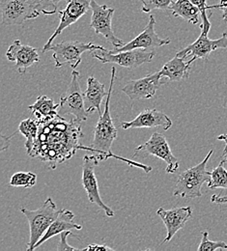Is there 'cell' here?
Returning <instances> with one entry per match:
<instances>
[{
  "label": "cell",
  "mask_w": 227,
  "mask_h": 251,
  "mask_svg": "<svg viewBox=\"0 0 227 251\" xmlns=\"http://www.w3.org/2000/svg\"><path fill=\"white\" fill-rule=\"evenodd\" d=\"M38 123L39 131L29 157H36L48 163L49 168L55 169L80 150L79 139L83 137L81 121L76 118L68 121L58 114Z\"/></svg>",
  "instance_id": "6da1fadb"
},
{
  "label": "cell",
  "mask_w": 227,
  "mask_h": 251,
  "mask_svg": "<svg viewBox=\"0 0 227 251\" xmlns=\"http://www.w3.org/2000/svg\"><path fill=\"white\" fill-rule=\"evenodd\" d=\"M116 76V68L112 67L111 69V77H110V84H109V89H108V95L106 97L105 104H104V109L102 114L100 116V119L98 121L95 129H94V138L91 143L90 147L83 146L81 145L80 150L96 153V156L100 161L105 160L107 158L113 157L120 159L122 161H125L130 166H134L137 168L142 169L146 174L151 172L153 168L151 166L139 163L135 160H130L125 157H119L117 155H114L111 151V146L115 139L117 138V128L113 124L111 115H110V99H111V93L114 85V80Z\"/></svg>",
  "instance_id": "7a4b0ae2"
},
{
  "label": "cell",
  "mask_w": 227,
  "mask_h": 251,
  "mask_svg": "<svg viewBox=\"0 0 227 251\" xmlns=\"http://www.w3.org/2000/svg\"><path fill=\"white\" fill-rule=\"evenodd\" d=\"M212 155L213 150L208 153L200 163L183 171L179 175L173 190L174 196L189 199L202 196V186L211 180V172L207 170V163Z\"/></svg>",
  "instance_id": "3957f363"
},
{
  "label": "cell",
  "mask_w": 227,
  "mask_h": 251,
  "mask_svg": "<svg viewBox=\"0 0 227 251\" xmlns=\"http://www.w3.org/2000/svg\"><path fill=\"white\" fill-rule=\"evenodd\" d=\"M21 212L26 217L29 223L30 240L27 251H34L36 244L43 238L51 223L58 217L60 210H57L55 203L51 197H49L37 210H28L21 208Z\"/></svg>",
  "instance_id": "277c9868"
},
{
  "label": "cell",
  "mask_w": 227,
  "mask_h": 251,
  "mask_svg": "<svg viewBox=\"0 0 227 251\" xmlns=\"http://www.w3.org/2000/svg\"><path fill=\"white\" fill-rule=\"evenodd\" d=\"M104 48L93 43H82L78 41H65L62 43L51 44L45 52L52 51L55 67L61 68L70 65L76 69L81 63V55L86 51L101 50Z\"/></svg>",
  "instance_id": "5b68a950"
},
{
  "label": "cell",
  "mask_w": 227,
  "mask_h": 251,
  "mask_svg": "<svg viewBox=\"0 0 227 251\" xmlns=\"http://www.w3.org/2000/svg\"><path fill=\"white\" fill-rule=\"evenodd\" d=\"M148 156L159 157L160 159L165 161L167 165L165 171L168 174H173L179 169V160L172 154L165 136L160 132H154L147 142L137 146L134 149L133 158H145Z\"/></svg>",
  "instance_id": "8992f818"
},
{
  "label": "cell",
  "mask_w": 227,
  "mask_h": 251,
  "mask_svg": "<svg viewBox=\"0 0 227 251\" xmlns=\"http://www.w3.org/2000/svg\"><path fill=\"white\" fill-rule=\"evenodd\" d=\"M60 112L72 114L79 121H86L88 112L84 105V92L79 84V73L73 71L70 85L64 94L60 97Z\"/></svg>",
  "instance_id": "52a82bcc"
},
{
  "label": "cell",
  "mask_w": 227,
  "mask_h": 251,
  "mask_svg": "<svg viewBox=\"0 0 227 251\" xmlns=\"http://www.w3.org/2000/svg\"><path fill=\"white\" fill-rule=\"evenodd\" d=\"M92 56L102 64L113 63L127 69H134L145 63L152 62L155 52L146 50H131L127 51L112 52L105 49L100 52H93Z\"/></svg>",
  "instance_id": "ba28073f"
},
{
  "label": "cell",
  "mask_w": 227,
  "mask_h": 251,
  "mask_svg": "<svg viewBox=\"0 0 227 251\" xmlns=\"http://www.w3.org/2000/svg\"><path fill=\"white\" fill-rule=\"evenodd\" d=\"M92 18L90 27H92L98 35L103 36L115 49L123 47L125 44L122 40L118 39L112 30V17L115 12L113 8H109L106 5H100L96 0L91 1Z\"/></svg>",
  "instance_id": "9c48e42d"
},
{
  "label": "cell",
  "mask_w": 227,
  "mask_h": 251,
  "mask_svg": "<svg viewBox=\"0 0 227 251\" xmlns=\"http://www.w3.org/2000/svg\"><path fill=\"white\" fill-rule=\"evenodd\" d=\"M99 158L96 155L89 156L85 155L83 157V163H82V185L87 193V197L89 201L93 204H96L108 218L114 217V212L111 208L105 205L100 195L99 191V185H98L97 177L95 174V168L99 164Z\"/></svg>",
  "instance_id": "30bf717a"
},
{
  "label": "cell",
  "mask_w": 227,
  "mask_h": 251,
  "mask_svg": "<svg viewBox=\"0 0 227 251\" xmlns=\"http://www.w3.org/2000/svg\"><path fill=\"white\" fill-rule=\"evenodd\" d=\"M2 25H23L25 22L39 17L30 0H2L0 3Z\"/></svg>",
  "instance_id": "8fae6325"
},
{
  "label": "cell",
  "mask_w": 227,
  "mask_h": 251,
  "mask_svg": "<svg viewBox=\"0 0 227 251\" xmlns=\"http://www.w3.org/2000/svg\"><path fill=\"white\" fill-rule=\"evenodd\" d=\"M208 32L201 30L200 36L193 44L189 45L185 49L181 50L177 52L176 55L188 58L192 57L195 60L196 59H204L208 60L211 52L219 50V49H227V38L226 35L223 34V37L217 40H212L208 37Z\"/></svg>",
  "instance_id": "7c38bea8"
},
{
  "label": "cell",
  "mask_w": 227,
  "mask_h": 251,
  "mask_svg": "<svg viewBox=\"0 0 227 251\" xmlns=\"http://www.w3.org/2000/svg\"><path fill=\"white\" fill-rule=\"evenodd\" d=\"M162 77L161 73L158 72L139 79L130 80L123 87L122 92L127 95L131 101L142 99H151L165 83Z\"/></svg>",
  "instance_id": "4fadbf2b"
},
{
  "label": "cell",
  "mask_w": 227,
  "mask_h": 251,
  "mask_svg": "<svg viewBox=\"0 0 227 251\" xmlns=\"http://www.w3.org/2000/svg\"><path fill=\"white\" fill-rule=\"evenodd\" d=\"M155 25H156V20L154 16H150L149 23L143 31L141 32L138 36H136L133 40L125 44L123 47L117 48L111 51L119 52V51H127V50H138V49L152 51L157 48L169 45L171 43V40L169 38L167 39L160 38L157 32L155 31Z\"/></svg>",
  "instance_id": "5bb4252c"
},
{
  "label": "cell",
  "mask_w": 227,
  "mask_h": 251,
  "mask_svg": "<svg viewBox=\"0 0 227 251\" xmlns=\"http://www.w3.org/2000/svg\"><path fill=\"white\" fill-rule=\"evenodd\" d=\"M92 0H69L65 9L58 12L60 14V23L56 30L49 39L48 43L43 48V52L45 53L46 50L53 43L54 39L60 35L64 29L70 25L76 23L83 15H85L88 10L91 8Z\"/></svg>",
  "instance_id": "9a60e30c"
},
{
  "label": "cell",
  "mask_w": 227,
  "mask_h": 251,
  "mask_svg": "<svg viewBox=\"0 0 227 251\" xmlns=\"http://www.w3.org/2000/svg\"><path fill=\"white\" fill-rule=\"evenodd\" d=\"M192 214L193 210L191 207H181L170 210L160 208L157 211V215L162 219L167 232L162 244L169 243L176 233L184 228L188 220L192 218Z\"/></svg>",
  "instance_id": "2e32d148"
},
{
  "label": "cell",
  "mask_w": 227,
  "mask_h": 251,
  "mask_svg": "<svg viewBox=\"0 0 227 251\" xmlns=\"http://www.w3.org/2000/svg\"><path fill=\"white\" fill-rule=\"evenodd\" d=\"M6 57L11 62H16L17 70L21 75L25 74L26 70L33 64L40 61L37 50L28 45H24L20 40L14 41L9 47Z\"/></svg>",
  "instance_id": "e0dca14e"
},
{
  "label": "cell",
  "mask_w": 227,
  "mask_h": 251,
  "mask_svg": "<svg viewBox=\"0 0 227 251\" xmlns=\"http://www.w3.org/2000/svg\"><path fill=\"white\" fill-rule=\"evenodd\" d=\"M121 126L124 129L129 128H154L161 126L163 130H168L172 126L171 119L162 111L157 109H145L141 111L133 120L123 122Z\"/></svg>",
  "instance_id": "ac0fdd59"
},
{
  "label": "cell",
  "mask_w": 227,
  "mask_h": 251,
  "mask_svg": "<svg viewBox=\"0 0 227 251\" xmlns=\"http://www.w3.org/2000/svg\"><path fill=\"white\" fill-rule=\"evenodd\" d=\"M74 218H75V215L73 212L66 210V209L60 210V213H59L58 217L56 218V220L51 223V225L50 226L48 231L45 233L43 238L34 247V251L37 250L40 246H42L44 243H46L50 238H52L56 235H60L64 231H71L72 229L81 230L82 226L77 223H75L73 220Z\"/></svg>",
  "instance_id": "d6986e66"
},
{
  "label": "cell",
  "mask_w": 227,
  "mask_h": 251,
  "mask_svg": "<svg viewBox=\"0 0 227 251\" xmlns=\"http://www.w3.org/2000/svg\"><path fill=\"white\" fill-rule=\"evenodd\" d=\"M104 85L101 83L94 76H89L87 79V88L84 91V105L88 113L97 110L101 116V103L104 97H107L108 92L104 90Z\"/></svg>",
  "instance_id": "ffe728a7"
},
{
  "label": "cell",
  "mask_w": 227,
  "mask_h": 251,
  "mask_svg": "<svg viewBox=\"0 0 227 251\" xmlns=\"http://www.w3.org/2000/svg\"><path fill=\"white\" fill-rule=\"evenodd\" d=\"M195 61L194 58H191L189 61L186 62L185 58L175 55L174 58L163 65L160 73L163 77H166L170 81L187 79L190 76L192 64Z\"/></svg>",
  "instance_id": "44dd1931"
},
{
  "label": "cell",
  "mask_w": 227,
  "mask_h": 251,
  "mask_svg": "<svg viewBox=\"0 0 227 251\" xmlns=\"http://www.w3.org/2000/svg\"><path fill=\"white\" fill-rule=\"evenodd\" d=\"M59 106L60 104L55 103L53 100L49 99L46 96H39L37 100L28 106V109L32 111L36 120L41 122L50 120L58 115L57 109Z\"/></svg>",
  "instance_id": "7402d4cb"
},
{
  "label": "cell",
  "mask_w": 227,
  "mask_h": 251,
  "mask_svg": "<svg viewBox=\"0 0 227 251\" xmlns=\"http://www.w3.org/2000/svg\"><path fill=\"white\" fill-rule=\"evenodd\" d=\"M169 11L173 17L182 18L193 25H197L201 17L199 9L191 0H176L170 6Z\"/></svg>",
  "instance_id": "603a6c76"
},
{
  "label": "cell",
  "mask_w": 227,
  "mask_h": 251,
  "mask_svg": "<svg viewBox=\"0 0 227 251\" xmlns=\"http://www.w3.org/2000/svg\"><path fill=\"white\" fill-rule=\"evenodd\" d=\"M19 132H21L26 138V142L25 147L26 148L27 154H29L32 150L34 142L37 138L39 131V123L37 120H33L31 118L23 120L18 128Z\"/></svg>",
  "instance_id": "cb8c5ba5"
},
{
  "label": "cell",
  "mask_w": 227,
  "mask_h": 251,
  "mask_svg": "<svg viewBox=\"0 0 227 251\" xmlns=\"http://www.w3.org/2000/svg\"><path fill=\"white\" fill-rule=\"evenodd\" d=\"M37 183V175L32 172H17L10 180V186L17 188H30Z\"/></svg>",
  "instance_id": "d4e9b609"
},
{
  "label": "cell",
  "mask_w": 227,
  "mask_h": 251,
  "mask_svg": "<svg viewBox=\"0 0 227 251\" xmlns=\"http://www.w3.org/2000/svg\"><path fill=\"white\" fill-rule=\"evenodd\" d=\"M207 187L209 189H227V170L225 169L222 162L211 171V180Z\"/></svg>",
  "instance_id": "484cf974"
},
{
  "label": "cell",
  "mask_w": 227,
  "mask_h": 251,
  "mask_svg": "<svg viewBox=\"0 0 227 251\" xmlns=\"http://www.w3.org/2000/svg\"><path fill=\"white\" fill-rule=\"evenodd\" d=\"M33 8L38 13H43L44 15H53L57 13L58 6L62 1L69 0H30Z\"/></svg>",
  "instance_id": "4316f807"
},
{
  "label": "cell",
  "mask_w": 227,
  "mask_h": 251,
  "mask_svg": "<svg viewBox=\"0 0 227 251\" xmlns=\"http://www.w3.org/2000/svg\"><path fill=\"white\" fill-rule=\"evenodd\" d=\"M195 6L199 9L200 14H201V20H202V24L200 25L201 30L203 31H210L211 29V23H210V17L212 16V13L207 14L208 10L212 9V5H207V1L206 0H191Z\"/></svg>",
  "instance_id": "83f0119b"
},
{
  "label": "cell",
  "mask_w": 227,
  "mask_h": 251,
  "mask_svg": "<svg viewBox=\"0 0 227 251\" xmlns=\"http://www.w3.org/2000/svg\"><path fill=\"white\" fill-rule=\"evenodd\" d=\"M208 232L202 233V240L197 249L198 251H227V244L225 242H214L209 240Z\"/></svg>",
  "instance_id": "f1b7e54d"
},
{
  "label": "cell",
  "mask_w": 227,
  "mask_h": 251,
  "mask_svg": "<svg viewBox=\"0 0 227 251\" xmlns=\"http://www.w3.org/2000/svg\"><path fill=\"white\" fill-rule=\"evenodd\" d=\"M142 12L149 13L153 10H169L174 0H141Z\"/></svg>",
  "instance_id": "f546056e"
},
{
  "label": "cell",
  "mask_w": 227,
  "mask_h": 251,
  "mask_svg": "<svg viewBox=\"0 0 227 251\" xmlns=\"http://www.w3.org/2000/svg\"><path fill=\"white\" fill-rule=\"evenodd\" d=\"M69 236H70V237H76L75 234H73L71 231H64V232H62V233L60 234V241H59V245H58V247H57V251H79L78 249H76V248L70 246V245L67 243V238H68Z\"/></svg>",
  "instance_id": "4dcf8cb0"
},
{
  "label": "cell",
  "mask_w": 227,
  "mask_h": 251,
  "mask_svg": "<svg viewBox=\"0 0 227 251\" xmlns=\"http://www.w3.org/2000/svg\"><path fill=\"white\" fill-rule=\"evenodd\" d=\"M81 251H114L112 248L106 246V245H98V244H93L89 245L86 248L82 249Z\"/></svg>",
  "instance_id": "1f68e13d"
},
{
  "label": "cell",
  "mask_w": 227,
  "mask_h": 251,
  "mask_svg": "<svg viewBox=\"0 0 227 251\" xmlns=\"http://www.w3.org/2000/svg\"><path fill=\"white\" fill-rule=\"evenodd\" d=\"M17 132H19V130L18 131H16V132H14L13 134H11L10 136H6L5 134H1V151H5L6 149H8L9 148V146H10V142H11V139H12V137L17 133Z\"/></svg>",
  "instance_id": "d6a6232c"
},
{
  "label": "cell",
  "mask_w": 227,
  "mask_h": 251,
  "mask_svg": "<svg viewBox=\"0 0 227 251\" xmlns=\"http://www.w3.org/2000/svg\"><path fill=\"white\" fill-rule=\"evenodd\" d=\"M222 9L223 10V19L227 23V0H221L220 4L212 5V9Z\"/></svg>",
  "instance_id": "836d02e7"
},
{
  "label": "cell",
  "mask_w": 227,
  "mask_h": 251,
  "mask_svg": "<svg viewBox=\"0 0 227 251\" xmlns=\"http://www.w3.org/2000/svg\"><path fill=\"white\" fill-rule=\"evenodd\" d=\"M211 202L216 203V204H227V195H226V196L213 195L211 197Z\"/></svg>",
  "instance_id": "e575fe53"
},
{
  "label": "cell",
  "mask_w": 227,
  "mask_h": 251,
  "mask_svg": "<svg viewBox=\"0 0 227 251\" xmlns=\"http://www.w3.org/2000/svg\"><path fill=\"white\" fill-rule=\"evenodd\" d=\"M218 140H221V141H224L225 144H226V148H225V154L222 157V163H227V134H221L219 137H218Z\"/></svg>",
  "instance_id": "d590c367"
},
{
  "label": "cell",
  "mask_w": 227,
  "mask_h": 251,
  "mask_svg": "<svg viewBox=\"0 0 227 251\" xmlns=\"http://www.w3.org/2000/svg\"><path fill=\"white\" fill-rule=\"evenodd\" d=\"M224 35H226V36H227V32H225V33H224Z\"/></svg>",
  "instance_id": "8d00e7d4"
}]
</instances>
